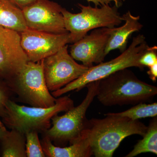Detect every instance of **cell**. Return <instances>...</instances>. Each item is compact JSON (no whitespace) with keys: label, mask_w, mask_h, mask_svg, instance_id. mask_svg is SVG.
<instances>
[{"label":"cell","mask_w":157,"mask_h":157,"mask_svg":"<svg viewBox=\"0 0 157 157\" xmlns=\"http://www.w3.org/2000/svg\"><path fill=\"white\" fill-rule=\"evenodd\" d=\"M25 134L14 129L0 140V157H26Z\"/></svg>","instance_id":"16"},{"label":"cell","mask_w":157,"mask_h":157,"mask_svg":"<svg viewBox=\"0 0 157 157\" xmlns=\"http://www.w3.org/2000/svg\"><path fill=\"white\" fill-rule=\"evenodd\" d=\"M103 119L92 118L88 121L85 130L96 157H111L121 142L132 135L143 137L147 127L138 120L128 117L106 115Z\"/></svg>","instance_id":"1"},{"label":"cell","mask_w":157,"mask_h":157,"mask_svg":"<svg viewBox=\"0 0 157 157\" xmlns=\"http://www.w3.org/2000/svg\"><path fill=\"white\" fill-rule=\"evenodd\" d=\"M98 81L96 97L107 107L145 103L157 94L156 86L141 81L128 68Z\"/></svg>","instance_id":"2"},{"label":"cell","mask_w":157,"mask_h":157,"mask_svg":"<svg viewBox=\"0 0 157 157\" xmlns=\"http://www.w3.org/2000/svg\"><path fill=\"white\" fill-rule=\"evenodd\" d=\"M0 26L20 33L28 28L22 10L9 0H0Z\"/></svg>","instance_id":"15"},{"label":"cell","mask_w":157,"mask_h":157,"mask_svg":"<svg viewBox=\"0 0 157 157\" xmlns=\"http://www.w3.org/2000/svg\"><path fill=\"white\" fill-rule=\"evenodd\" d=\"M43 60L28 62L16 76L6 81L14 95L17 96L12 101L43 108L55 104L57 98L51 94L45 82Z\"/></svg>","instance_id":"5"},{"label":"cell","mask_w":157,"mask_h":157,"mask_svg":"<svg viewBox=\"0 0 157 157\" xmlns=\"http://www.w3.org/2000/svg\"><path fill=\"white\" fill-rule=\"evenodd\" d=\"M89 2H92L94 4L95 7H101L105 5H109L112 2L114 3V5L118 8L122 5L121 0H86ZM126 0H123L124 2Z\"/></svg>","instance_id":"22"},{"label":"cell","mask_w":157,"mask_h":157,"mask_svg":"<svg viewBox=\"0 0 157 157\" xmlns=\"http://www.w3.org/2000/svg\"><path fill=\"white\" fill-rule=\"evenodd\" d=\"M38 134V132L34 131L25 133L26 151L27 157H45Z\"/></svg>","instance_id":"19"},{"label":"cell","mask_w":157,"mask_h":157,"mask_svg":"<svg viewBox=\"0 0 157 157\" xmlns=\"http://www.w3.org/2000/svg\"><path fill=\"white\" fill-rule=\"evenodd\" d=\"M147 73L149 78L153 81L156 82L157 78V63L149 67Z\"/></svg>","instance_id":"24"},{"label":"cell","mask_w":157,"mask_h":157,"mask_svg":"<svg viewBox=\"0 0 157 157\" xmlns=\"http://www.w3.org/2000/svg\"><path fill=\"white\" fill-rule=\"evenodd\" d=\"M98 81L86 85L87 94L81 104L66 111L64 115H55L51 119V127L42 135L47 136L56 146H66L81 138L87 127L86 117L88 108L97 94Z\"/></svg>","instance_id":"6"},{"label":"cell","mask_w":157,"mask_h":157,"mask_svg":"<svg viewBox=\"0 0 157 157\" xmlns=\"http://www.w3.org/2000/svg\"><path fill=\"white\" fill-rule=\"evenodd\" d=\"M14 96L6 80L0 78V117H2L4 115L7 102L11 100Z\"/></svg>","instance_id":"20"},{"label":"cell","mask_w":157,"mask_h":157,"mask_svg":"<svg viewBox=\"0 0 157 157\" xmlns=\"http://www.w3.org/2000/svg\"><path fill=\"white\" fill-rule=\"evenodd\" d=\"M9 1L22 10L24 8L33 3L36 0H9Z\"/></svg>","instance_id":"23"},{"label":"cell","mask_w":157,"mask_h":157,"mask_svg":"<svg viewBox=\"0 0 157 157\" xmlns=\"http://www.w3.org/2000/svg\"><path fill=\"white\" fill-rule=\"evenodd\" d=\"M149 47L144 36L138 35L133 38L128 48L120 55L109 61L103 62L91 67L78 78L51 94L57 98L72 91H78L89 83L99 81L123 69L135 67L143 70L144 67L140 64L139 59Z\"/></svg>","instance_id":"4"},{"label":"cell","mask_w":157,"mask_h":157,"mask_svg":"<svg viewBox=\"0 0 157 157\" xmlns=\"http://www.w3.org/2000/svg\"><path fill=\"white\" fill-rule=\"evenodd\" d=\"M0 78H2V75H1V73H0Z\"/></svg>","instance_id":"26"},{"label":"cell","mask_w":157,"mask_h":157,"mask_svg":"<svg viewBox=\"0 0 157 157\" xmlns=\"http://www.w3.org/2000/svg\"><path fill=\"white\" fill-rule=\"evenodd\" d=\"M78 6L81 11L77 14L71 13L65 8L62 9L65 27L70 33L71 43L77 42L92 30L112 28L120 25L124 21L115 5H105L100 8L80 4Z\"/></svg>","instance_id":"7"},{"label":"cell","mask_w":157,"mask_h":157,"mask_svg":"<svg viewBox=\"0 0 157 157\" xmlns=\"http://www.w3.org/2000/svg\"><path fill=\"white\" fill-rule=\"evenodd\" d=\"M20 34L21 45L29 61H40L71 43L69 33L55 34L27 28Z\"/></svg>","instance_id":"10"},{"label":"cell","mask_w":157,"mask_h":157,"mask_svg":"<svg viewBox=\"0 0 157 157\" xmlns=\"http://www.w3.org/2000/svg\"><path fill=\"white\" fill-rule=\"evenodd\" d=\"M43 65L45 82L51 92L66 86L83 75L89 68L76 62L68 52L67 45L44 59Z\"/></svg>","instance_id":"8"},{"label":"cell","mask_w":157,"mask_h":157,"mask_svg":"<svg viewBox=\"0 0 157 157\" xmlns=\"http://www.w3.org/2000/svg\"><path fill=\"white\" fill-rule=\"evenodd\" d=\"M62 7L50 0H36L22 9L26 24L31 29L55 34L68 33Z\"/></svg>","instance_id":"9"},{"label":"cell","mask_w":157,"mask_h":157,"mask_svg":"<svg viewBox=\"0 0 157 157\" xmlns=\"http://www.w3.org/2000/svg\"><path fill=\"white\" fill-rule=\"evenodd\" d=\"M157 47L156 46L149 47L142 54L139 59V63L141 66L151 67L157 63Z\"/></svg>","instance_id":"21"},{"label":"cell","mask_w":157,"mask_h":157,"mask_svg":"<svg viewBox=\"0 0 157 157\" xmlns=\"http://www.w3.org/2000/svg\"><path fill=\"white\" fill-rule=\"evenodd\" d=\"M42 149L47 157H89L93 155L91 147L84 131L79 140L69 146H56L45 135L40 140Z\"/></svg>","instance_id":"14"},{"label":"cell","mask_w":157,"mask_h":157,"mask_svg":"<svg viewBox=\"0 0 157 157\" xmlns=\"http://www.w3.org/2000/svg\"><path fill=\"white\" fill-rule=\"evenodd\" d=\"M29 61L21 45L20 33L0 26V73L6 81L16 76Z\"/></svg>","instance_id":"11"},{"label":"cell","mask_w":157,"mask_h":157,"mask_svg":"<svg viewBox=\"0 0 157 157\" xmlns=\"http://www.w3.org/2000/svg\"><path fill=\"white\" fill-rule=\"evenodd\" d=\"M122 17L125 21L124 24L120 27L110 29L109 39L105 48L106 56L111 51L115 49H119L121 53L124 51L132 34L139 32L143 27V25L139 22L140 16H134L129 11Z\"/></svg>","instance_id":"13"},{"label":"cell","mask_w":157,"mask_h":157,"mask_svg":"<svg viewBox=\"0 0 157 157\" xmlns=\"http://www.w3.org/2000/svg\"><path fill=\"white\" fill-rule=\"evenodd\" d=\"M143 139L139 140L132 151L126 157H133L144 153L151 152L157 155V118L151 121Z\"/></svg>","instance_id":"17"},{"label":"cell","mask_w":157,"mask_h":157,"mask_svg":"<svg viewBox=\"0 0 157 157\" xmlns=\"http://www.w3.org/2000/svg\"><path fill=\"white\" fill-rule=\"evenodd\" d=\"M9 131L6 128L5 124L3 123L2 121L0 120V140L5 137Z\"/></svg>","instance_id":"25"},{"label":"cell","mask_w":157,"mask_h":157,"mask_svg":"<svg viewBox=\"0 0 157 157\" xmlns=\"http://www.w3.org/2000/svg\"><path fill=\"white\" fill-rule=\"evenodd\" d=\"M74 102L68 96L57 98L54 106L47 108L20 105L12 100L6 104L2 121L8 128L25 134L30 131L43 134L51 127L55 115L68 111L74 107Z\"/></svg>","instance_id":"3"},{"label":"cell","mask_w":157,"mask_h":157,"mask_svg":"<svg viewBox=\"0 0 157 157\" xmlns=\"http://www.w3.org/2000/svg\"><path fill=\"white\" fill-rule=\"evenodd\" d=\"M128 118L132 120H138L139 119L146 117H154L157 115V103L146 104L141 103L136 104L134 107L123 112L109 113L104 114Z\"/></svg>","instance_id":"18"},{"label":"cell","mask_w":157,"mask_h":157,"mask_svg":"<svg viewBox=\"0 0 157 157\" xmlns=\"http://www.w3.org/2000/svg\"><path fill=\"white\" fill-rule=\"evenodd\" d=\"M110 29L101 28L93 30L89 35L73 43L70 47L71 56L89 68L94 66V63L98 64L104 61Z\"/></svg>","instance_id":"12"}]
</instances>
